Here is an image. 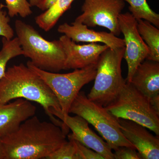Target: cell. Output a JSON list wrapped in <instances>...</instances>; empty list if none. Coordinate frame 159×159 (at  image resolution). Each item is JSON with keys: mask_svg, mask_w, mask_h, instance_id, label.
Masks as SVG:
<instances>
[{"mask_svg": "<svg viewBox=\"0 0 159 159\" xmlns=\"http://www.w3.org/2000/svg\"><path fill=\"white\" fill-rule=\"evenodd\" d=\"M66 135L53 122L33 116L1 138L4 159H46L67 141Z\"/></svg>", "mask_w": 159, "mask_h": 159, "instance_id": "1", "label": "cell"}, {"mask_svg": "<svg viewBox=\"0 0 159 159\" xmlns=\"http://www.w3.org/2000/svg\"><path fill=\"white\" fill-rule=\"evenodd\" d=\"M17 99L37 102L42 106L51 122L68 134V126L50 112L52 109L62 111L55 94L38 75L23 63L9 67L0 80V103Z\"/></svg>", "mask_w": 159, "mask_h": 159, "instance_id": "2", "label": "cell"}, {"mask_svg": "<svg viewBox=\"0 0 159 159\" xmlns=\"http://www.w3.org/2000/svg\"><path fill=\"white\" fill-rule=\"evenodd\" d=\"M15 28L23 55L33 65L53 73L64 70L66 54L59 39H45L34 27L21 20L16 21Z\"/></svg>", "mask_w": 159, "mask_h": 159, "instance_id": "3", "label": "cell"}, {"mask_svg": "<svg viewBox=\"0 0 159 159\" xmlns=\"http://www.w3.org/2000/svg\"><path fill=\"white\" fill-rule=\"evenodd\" d=\"M125 49L108 48L99 56L95 82L87 96L91 101L105 107L119 96L126 82L121 70Z\"/></svg>", "mask_w": 159, "mask_h": 159, "instance_id": "4", "label": "cell"}, {"mask_svg": "<svg viewBox=\"0 0 159 159\" xmlns=\"http://www.w3.org/2000/svg\"><path fill=\"white\" fill-rule=\"evenodd\" d=\"M69 112L82 117L93 125L112 150L123 146L135 148L122 134L118 119L105 107L89 99L83 91L77 94Z\"/></svg>", "mask_w": 159, "mask_h": 159, "instance_id": "5", "label": "cell"}, {"mask_svg": "<svg viewBox=\"0 0 159 159\" xmlns=\"http://www.w3.org/2000/svg\"><path fill=\"white\" fill-rule=\"evenodd\" d=\"M117 119L136 122L159 135V115L151 105L149 99L126 82L114 102L105 107Z\"/></svg>", "mask_w": 159, "mask_h": 159, "instance_id": "6", "label": "cell"}, {"mask_svg": "<svg viewBox=\"0 0 159 159\" xmlns=\"http://www.w3.org/2000/svg\"><path fill=\"white\" fill-rule=\"evenodd\" d=\"M27 66L49 86L57 97L62 113L69 114L71 104L84 86L93 80L97 74V64L76 69L68 74H58L41 70L30 61Z\"/></svg>", "mask_w": 159, "mask_h": 159, "instance_id": "7", "label": "cell"}, {"mask_svg": "<svg viewBox=\"0 0 159 159\" xmlns=\"http://www.w3.org/2000/svg\"><path fill=\"white\" fill-rule=\"evenodd\" d=\"M125 6L123 0H84L82 14L75 21L88 27H104L118 36L121 33L118 18Z\"/></svg>", "mask_w": 159, "mask_h": 159, "instance_id": "8", "label": "cell"}, {"mask_svg": "<svg viewBox=\"0 0 159 159\" xmlns=\"http://www.w3.org/2000/svg\"><path fill=\"white\" fill-rule=\"evenodd\" d=\"M118 20L120 31L124 37L125 49L123 58L128 66L125 80L126 82L129 83L137 67L148 56L149 50L139 34L137 20L130 12L121 13Z\"/></svg>", "mask_w": 159, "mask_h": 159, "instance_id": "9", "label": "cell"}, {"mask_svg": "<svg viewBox=\"0 0 159 159\" xmlns=\"http://www.w3.org/2000/svg\"><path fill=\"white\" fill-rule=\"evenodd\" d=\"M51 113L60 119L72 133L68 135V139L76 140L82 145L93 149L104 157L105 159H114L113 152L105 140L99 136L89 127V122L79 116H71L62 111L51 109Z\"/></svg>", "mask_w": 159, "mask_h": 159, "instance_id": "10", "label": "cell"}, {"mask_svg": "<svg viewBox=\"0 0 159 159\" xmlns=\"http://www.w3.org/2000/svg\"><path fill=\"white\" fill-rule=\"evenodd\" d=\"M66 54L63 70L81 69L91 65H97L99 56L109 47L106 44L89 43L77 44L65 35L59 38Z\"/></svg>", "mask_w": 159, "mask_h": 159, "instance_id": "11", "label": "cell"}, {"mask_svg": "<svg viewBox=\"0 0 159 159\" xmlns=\"http://www.w3.org/2000/svg\"><path fill=\"white\" fill-rule=\"evenodd\" d=\"M121 132L133 145L142 159H159L158 136H154L143 125L131 120L118 119Z\"/></svg>", "mask_w": 159, "mask_h": 159, "instance_id": "12", "label": "cell"}, {"mask_svg": "<svg viewBox=\"0 0 159 159\" xmlns=\"http://www.w3.org/2000/svg\"><path fill=\"white\" fill-rule=\"evenodd\" d=\"M57 31L75 42L102 43L113 49L124 48L125 46L124 39L113 33L96 31L89 29L87 26L78 22L74 21L71 25L64 23L58 27Z\"/></svg>", "mask_w": 159, "mask_h": 159, "instance_id": "13", "label": "cell"}, {"mask_svg": "<svg viewBox=\"0 0 159 159\" xmlns=\"http://www.w3.org/2000/svg\"><path fill=\"white\" fill-rule=\"evenodd\" d=\"M36 111L35 106L24 99L0 103V137L16 130L23 122L34 116Z\"/></svg>", "mask_w": 159, "mask_h": 159, "instance_id": "14", "label": "cell"}, {"mask_svg": "<svg viewBox=\"0 0 159 159\" xmlns=\"http://www.w3.org/2000/svg\"><path fill=\"white\" fill-rule=\"evenodd\" d=\"M129 83L149 99L159 95V62L145 59L137 67Z\"/></svg>", "mask_w": 159, "mask_h": 159, "instance_id": "15", "label": "cell"}, {"mask_svg": "<svg viewBox=\"0 0 159 159\" xmlns=\"http://www.w3.org/2000/svg\"><path fill=\"white\" fill-rule=\"evenodd\" d=\"M137 21L139 34L149 50L146 59L159 62V29L145 20L140 19Z\"/></svg>", "mask_w": 159, "mask_h": 159, "instance_id": "16", "label": "cell"}, {"mask_svg": "<svg viewBox=\"0 0 159 159\" xmlns=\"http://www.w3.org/2000/svg\"><path fill=\"white\" fill-rule=\"evenodd\" d=\"M74 0H57L51 8L35 18L39 27L45 31L51 30L57 24L60 18L71 7Z\"/></svg>", "mask_w": 159, "mask_h": 159, "instance_id": "17", "label": "cell"}, {"mask_svg": "<svg viewBox=\"0 0 159 159\" xmlns=\"http://www.w3.org/2000/svg\"><path fill=\"white\" fill-rule=\"evenodd\" d=\"M2 47L0 51V80L6 74V66L9 61L24 54L17 37L10 40L2 37Z\"/></svg>", "mask_w": 159, "mask_h": 159, "instance_id": "18", "label": "cell"}, {"mask_svg": "<svg viewBox=\"0 0 159 159\" xmlns=\"http://www.w3.org/2000/svg\"><path fill=\"white\" fill-rule=\"evenodd\" d=\"M123 1H126L129 4V9L136 19L148 21L159 29V15L151 9L146 0Z\"/></svg>", "mask_w": 159, "mask_h": 159, "instance_id": "19", "label": "cell"}, {"mask_svg": "<svg viewBox=\"0 0 159 159\" xmlns=\"http://www.w3.org/2000/svg\"><path fill=\"white\" fill-rule=\"evenodd\" d=\"M5 2L9 17L19 15L21 17L25 18L32 13L31 5L28 0H5Z\"/></svg>", "mask_w": 159, "mask_h": 159, "instance_id": "20", "label": "cell"}, {"mask_svg": "<svg viewBox=\"0 0 159 159\" xmlns=\"http://www.w3.org/2000/svg\"><path fill=\"white\" fill-rule=\"evenodd\" d=\"M68 139L69 141L63 144L46 159H80L74 140Z\"/></svg>", "mask_w": 159, "mask_h": 159, "instance_id": "21", "label": "cell"}, {"mask_svg": "<svg viewBox=\"0 0 159 159\" xmlns=\"http://www.w3.org/2000/svg\"><path fill=\"white\" fill-rule=\"evenodd\" d=\"M6 6L1 3L0 4V36L10 40L13 38L14 31L9 24L10 19L7 12L3 10Z\"/></svg>", "mask_w": 159, "mask_h": 159, "instance_id": "22", "label": "cell"}, {"mask_svg": "<svg viewBox=\"0 0 159 159\" xmlns=\"http://www.w3.org/2000/svg\"><path fill=\"white\" fill-rule=\"evenodd\" d=\"M135 148L127 146H120L113 153L115 159H142Z\"/></svg>", "mask_w": 159, "mask_h": 159, "instance_id": "23", "label": "cell"}, {"mask_svg": "<svg viewBox=\"0 0 159 159\" xmlns=\"http://www.w3.org/2000/svg\"><path fill=\"white\" fill-rule=\"evenodd\" d=\"M80 159H105L98 152L74 140Z\"/></svg>", "mask_w": 159, "mask_h": 159, "instance_id": "24", "label": "cell"}, {"mask_svg": "<svg viewBox=\"0 0 159 159\" xmlns=\"http://www.w3.org/2000/svg\"><path fill=\"white\" fill-rule=\"evenodd\" d=\"M57 0H41L37 7L42 11L48 10L57 2Z\"/></svg>", "mask_w": 159, "mask_h": 159, "instance_id": "25", "label": "cell"}, {"mask_svg": "<svg viewBox=\"0 0 159 159\" xmlns=\"http://www.w3.org/2000/svg\"><path fill=\"white\" fill-rule=\"evenodd\" d=\"M149 102L154 110L159 115V95L150 98Z\"/></svg>", "mask_w": 159, "mask_h": 159, "instance_id": "26", "label": "cell"}, {"mask_svg": "<svg viewBox=\"0 0 159 159\" xmlns=\"http://www.w3.org/2000/svg\"><path fill=\"white\" fill-rule=\"evenodd\" d=\"M0 159H4V149L2 139L0 137Z\"/></svg>", "mask_w": 159, "mask_h": 159, "instance_id": "27", "label": "cell"}, {"mask_svg": "<svg viewBox=\"0 0 159 159\" xmlns=\"http://www.w3.org/2000/svg\"><path fill=\"white\" fill-rule=\"evenodd\" d=\"M40 1L41 0H30L29 3L31 6H36Z\"/></svg>", "mask_w": 159, "mask_h": 159, "instance_id": "28", "label": "cell"}]
</instances>
